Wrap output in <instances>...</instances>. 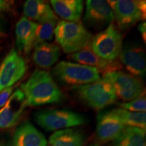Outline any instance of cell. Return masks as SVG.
I'll return each instance as SVG.
<instances>
[{"label": "cell", "instance_id": "cell-1", "mask_svg": "<svg viewBox=\"0 0 146 146\" xmlns=\"http://www.w3.org/2000/svg\"><path fill=\"white\" fill-rule=\"evenodd\" d=\"M21 89L29 106H39L61 101L62 93L47 71L35 69L21 85Z\"/></svg>", "mask_w": 146, "mask_h": 146}, {"label": "cell", "instance_id": "cell-7", "mask_svg": "<svg viewBox=\"0 0 146 146\" xmlns=\"http://www.w3.org/2000/svg\"><path fill=\"white\" fill-rule=\"evenodd\" d=\"M112 85L116 98L123 101H131L142 96L143 82L139 77L120 70L103 74V77Z\"/></svg>", "mask_w": 146, "mask_h": 146}, {"label": "cell", "instance_id": "cell-27", "mask_svg": "<svg viewBox=\"0 0 146 146\" xmlns=\"http://www.w3.org/2000/svg\"><path fill=\"white\" fill-rule=\"evenodd\" d=\"M14 2L7 0H0V12H10L12 10Z\"/></svg>", "mask_w": 146, "mask_h": 146}, {"label": "cell", "instance_id": "cell-20", "mask_svg": "<svg viewBox=\"0 0 146 146\" xmlns=\"http://www.w3.org/2000/svg\"><path fill=\"white\" fill-rule=\"evenodd\" d=\"M85 138L81 131L66 129L57 131L49 138L50 146H83Z\"/></svg>", "mask_w": 146, "mask_h": 146}, {"label": "cell", "instance_id": "cell-9", "mask_svg": "<svg viewBox=\"0 0 146 146\" xmlns=\"http://www.w3.org/2000/svg\"><path fill=\"white\" fill-rule=\"evenodd\" d=\"M27 106L26 98L21 89L11 95L5 104L0 108V129L15 127L23 116Z\"/></svg>", "mask_w": 146, "mask_h": 146}, {"label": "cell", "instance_id": "cell-16", "mask_svg": "<svg viewBox=\"0 0 146 146\" xmlns=\"http://www.w3.org/2000/svg\"><path fill=\"white\" fill-rule=\"evenodd\" d=\"M37 23L23 16L16 25V45L19 52L28 54L33 48Z\"/></svg>", "mask_w": 146, "mask_h": 146}, {"label": "cell", "instance_id": "cell-18", "mask_svg": "<svg viewBox=\"0 0 146 146\" xmlns=\"http://www.w3.org/2000/svg\"><path fill=\"white\" fill-rule=\"evenodd\" d=\"M53 8L58 16L65 21L78 23L83 12V1L81 0H52Z\"/></svg>", "mask_w": 146, "mask_h": 146}, {"label": "cell", "instance_id": "cell-30", "mask_svg": "<svg viewBox=\"0 0 146 146\" xmlns=\"http://www.w3.org/2000/svg\"><path fill=\"white\" fill-rule=\"evenodd\" d=\"M5 29V25L3 23V21L1 18V16H0V34L3 33V32L4 31Z\"/></svg>", "mask_w": 146, "mask_h": 146}, {"label": "cell", "instance_id": "cell-15", "mask_svg": "<svg viewBox=\"0 0 146 146\" xmlns=\"http://www.w3.org/2000/svg\"><path fill=\"white\" fill-rule=\"evenodd\" d=\"M12 141L15 146H47V144L44 135L29 120L16 128Z\"/></svg>", "mask_w": 146, "mask_h": 146}, {"label": "cell", "instance_id": "cell-25", "mask_svg": "<svg viewBox=\"0 0 146 146\" xmlns=\"http://www.w3.org/2000/svg\"><path fill=\"white\" fill-rule=\"evenodd\" d=\"M14 89V86L10 87L8 88L3 89L0 92V108H1L9 100L11 95L13 93Z\"/></svg>", "mask_w": 146, "mask_h": 146}, {"label": "cell", "instance_id": "cell-19", "mask_svg": "<svg viewBox=\"0 0 146 146\" xmlns=\"http://www.w3.org/2000/svg\"><path fill=\"white\" fill-rule=\"evenodd\" d=\"M23 12L25 17L30 18L32 21H36V23L43 22L56 18L50 5L42 0H28L25 3Z\"/></svg>", "mask_w": 146, "mask_h": 146}, {"label": "cell", "instance_id": "cell-21", "mask_svg": "<svg viewBox=\"0 0 146 146\" xmlns=\"http://www.w3.org/2000/svg\"><path fill=\"white\" fill-rule=\"evenodd\" d=\"M113 146H145V131L139 128L125 127L114 141Z\"/></svg>", "mask_w": 146, "mask_h": 146}, {"label": "cell", "instance_id": "cell-3", "mask_svg": "<svg viewBox=\"0 0 146 146\" xmlns=\"http://www.w3.org/2000/svg\"><path fill=\"white\" fill-rule=\"evenodd\" d=\"M72 89L78 99L96 110H101L116 100L112 86L104 78L87 85L72 87Z\"/></svg>", "mask_w": 146, "mask_h": 146}, {"label": "cell", "instance_id": "cell-10", "mask_svg": "<svg viewBox=\"0 0 146 146\" xmlns=\"http://www.w3.org/2000/svg\"><path fill=\"white\" fill-rule=\"evenodd\" d=\"M107 3L113 11L118 26L121 30L130 29L142 20L137 1L109 0Z\"/></svg>", "mask_w": 146, "mask_h": 146}, {"label": "cell", "instance_id": "cell-31", "mask_svg": "<svg viewBox=\"0 0 146 146\" xmlns=\"http://www.w3.org/2000/svg\"><path fill=\"white\" fill-rule=\"evenodd\" d=\"M89 146H100V145H98V144H97V143H93V144H91V145H89Z\"/></svg>", "mask_w": 146, "mask_h": 146}, {"label": "cell", "instance_id": "cell-17", "mask_svg": "<svg viewBox=\"0 0 146 146\" xmlns=\"http://www.w3.org/2000/svg\"><path fill=\"white\" fill-rule=\"evenodd\" d=\"M60 56L58 45L50 42H43L34 47L33 60L38 67L49 68L55 64Z\"/></svg>", "mask_w": 146, "mask_h": 146}, {"label": "cell", "instance_id": "cell-4", "mask_svg": "<svg viewBox=\"0 0 146 146\" xmlns=\"http://www.w3.org/2000/svg\"><path fill=\"white\" fill-rule=\"evenodd\" d=\"M52 73L60 83L73 87L87 85L100 78V72L96 68L66 61L58 63Z\"/></svg>", "mask_w": 146, "mask_h": 146}, {"label": "cell", "instance_id": "cell-5", "mask_svg": "<svg viewBox=\"0 0 146 146\" xmlns=\"http://www.w3.org/2000/svg\"><path fill=\"white\" fill-rule=\"evenodd\" d=\"M35 120L38 125L47 131H60L83 125L87 120L83 115L70 110H44L36 112Z\"/></svg>", "mask_w": 146, "mask_h": 146}, {"label": "cell", "instance_id": "cell-24", "mask_svg": "<svg viewBox=\"0 0 146 146\" xmlns=\"http://www.w3.org/2000/svg\"><path fill=\"white\" fill-rule=\"evenodd\" d=\"M120 108L135 112H145L146 100L145 96H141L131 101L119 104Z\"/></svg>", "mask_w": 146, "mask_h": 146}, {"label": "cell", "instance_id": "cell-13", "mask_svg": "<svg viewBox=\"0 0 146 146\" xmlns=\"http://www.w3.org/2000/svg\"><path fill=\"white\" fill-rule=\"evenodd\" d=\"M125 126L112 110L102 112L97 117L96 134L102 143L114 141L123 132Z\"/></svg>", "mask_w": 146, "mask_h": 146}, {"label": "cell", "instance_id": "cell-12", "mask_svg": "<svg viewBox=\"0 0 146 146\" xmlns=\"http://www.w3.org/2000/svg\"><path fill=\"white\" fill-rule=\"evenodd\" d=\"M120 62L131 74L137 77L145 76V54L139 45L126 44L119 55Z\"/></svg>", "mask_w": 146, "mask_h": 146}, {"label": "cell", "instance_id": "cell-2", "mask_svg": "<svg viewBox=\"0 0 146 146\" xmlns=\"http://www.w3.org/2000/svg\"><path fill=\"white\" fill-rule=\"evenodd\" d=\"M54 35L64 52L73 54L88 47L93 36L81 23L61 21L54 29Z\"/></svg>", "mask_w": 146, "mask_h": 146}, {"label": "cell", "instance_id": "cell-28", "mask_svg": "<svg viewBox=\"0 0 146 146\" xmlns=\"http://www.w3.org/2000/svg\"><path fill=\"white\" fill-rule=\"evenodd\" d=\"M137 4L141 13V19L145 21L146 17V1L143 0H140V1L139 0V1H137Z\"/></svg>", "mask_w": 146, "mask_h": 146}, {"label": "cell", "instance_id": "cell-26", "mask_svg": "<svg viewBox=\"0 0 146 146\" xmlns=\"http://www.w3.org/2000/svg\"><path fill=\"white\" fill-rule=\"evenodd\" d=\"M0 146H15L12 137L8 133H0Z\"/></svg>", "mask_w": 146, "mask_h": 146}, {"label": "cell", "instance_id": "cell-6", "mask_svg": "<svg viewBox=\"0 0 146 146\" xmlns=\"http://www.w3.org/2000/svg\"><path fill=\"white\" fill-rule=\"evenodd\" d=\"M90 47L102 59L115 61L119 57L123 48L121 34L114 24L110 23L105 30L92 38Z\"/></svg>", "mask_w": 146, "mask_h": 146}, {"label": "cell", "instance_id": "cell-23", "mask_svg": "<svg viewBox=\"0 0 146 146\" xmlns=\"http://www.w3.org/2000/svg\"><path fill=\"white\" fill-rule=\"evenodd\" d=\"M58 24V18L43 22L41 23H37L35 38L33 43V47L39 43L43 42L51 41L54 36V29Z\"/></svg>", "mask_w": 146, "mask_h": 146}, {"label": "cell", "instance_id": "cell-22", "mask_svg": "<svg viewBox=\"0 0 146 146\" xmlns=\"http://www.w3.org/2000/svg\"><path fill=\"white\" fill-rule=\"evenodd\" d=\"M114 113L125 127L139 128L145 130L146 129V113L135 112L126 110L122 108L112 110Z\"/></svg>", "mask_w": 146, "mask_h": 146}, {"label": "cell", "instance_id": "cell-29", "mask_svg": "<svg viewBox=\"0 0 146 146\" xmlns=\"http://www.w3.org/2000/svg\"><path fill=\"white\" fill-rule=\"evenodd\" d=\"M138 30L139 31L141 35L142 39L145 42L146 41V23L145 21H143L138 25Z\"/></svg>", "mask_w": 146, "mask_h": 146}, {"label": "cell", "instance_id": "cell-14", "mask_svg": "<svg viewBox=\"0 0 146 146\" xmlns=\"http://www.w3.org/2000/svg\"><path fill=\"white\" fill-rule=\"evenodd\" d=\"M68 58L80 64L93 67L98 70L99 72H103L104 73L118 70L121 67L117 62L108 61L97 56L91 50L90 45L77 52L70 54Z\"/></svg>", "mask_w": 146, "mask_h": 146}, {"label": "cell", "instance_id": "cell-8", "mask_svg": "<svg viewBox=\"0 0 146 146\" xmlns=\"http://www.w3.org/2000/svg\"><path fill=\"white\" fill-rule=\"evenodd\" d=\"M27 70L24 58L15 48H12L0 64V92L12 87L21 80Z\"/></svg>", "mask_w": 146, "mask_h": 146}, {"label": "cell", "instance_id": "cell-11", "mask_svg": "<svg viewBox=\"0 0 146 146\" xmlns=\"http://www.w3.org/2000/svg\"><path fill=\"white\" fill-rule=\"evenodd\" d=\"M114 15L107 1L103 0H87L83 22L87 27L101 28L110 25Z\"/></svg>", "mask_w": 146, "mask_h": 146}]
</instances>
